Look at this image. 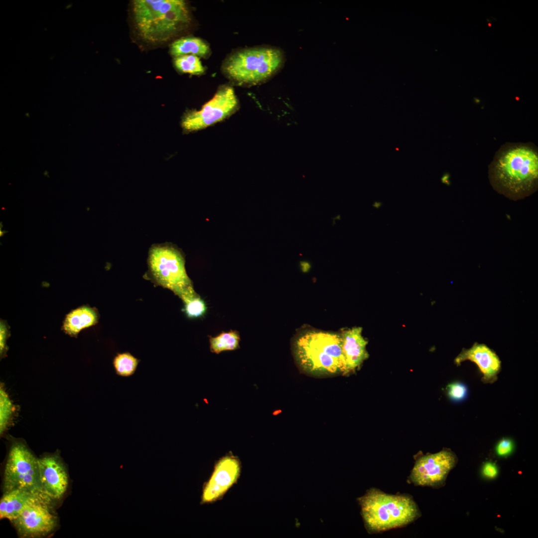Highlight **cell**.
<instances>
[{
	"label": "cell",
	"instance_id": "cell-1",
	"mask_svg": "<svg viewBox=\"0 0 538 538\" xmlns=\"http://www.w3.org/2000/svg\"><path fill=\"white\" fill-rule=\"evenodd\" d=\"M493 188L509 199L517 200L535 192L538 183V154L528 144L505 146L489 167Z\"/></svg>",
	"mask_w": 538,
	"mask_h": 538
},
{
	"label": "cell",
	"instance_id": "cell-2",
	"mask_svg": "<svg viewBox=\"0 0 538 538\" xmlns=\"http://www.w3.org/2000/svg\"><path fill=\"white\" fill-rule=\"evenodd\" d=\"M357 501L365 528L372 534L404 527L420 516L417 505L407 495L371 488Z\"/></svg>",
	"mask_w": 538,
	"mask_h": 538
},
{
	"label": "cell",
	"instance_id": "cell-3",
	"mask_svg": "<svg viewBox=\"0 0 538 538\" xmlns=\"http://www.w3.org/2000/svg\"><path fill=\"white\" fill-rule=\"evenodd\" d=\"M133 12L139 35L151 43L168 40L190 21L182 0H135Z\"/></svg>",
	"mask_w": 538,
	"mask_h": 538
},
{
	"label": "cell",
	"instance_id": "cell-4",
	"mask_svg": "<svg viewBox=\"0 0 538 538\" xmlns=\"http://www.w3.org/2000/svg\"><path fill=\"white\" fill-rule=\"evenodd\" d=\"M294 354L305 372L317 375L345 374L346 364L340 334L309 330L296 339Z\"/></svg>",
	"mask_w": 538,
	"mask_h": 538
},
{
	"label": "cell",
	"instance_id": "cell-5",
	"mask_svg": "<svg viewBox=\"0 0 538 538\" xmlns=\"http://www.w3.org/2000/svg\"><path fill=\"white\" fill-rule=\"evenodd\" d=\"M147 262L154 281L178 297L192 285L186 273L184 258L175 247L166 244L152 245L148 252Z\"/></svg>",
	"mask_w": 538,
	"mask_h": 538
},
{
	"label": "cell",
	"instance_id": "cell-6",
	"mask_svg": "<svg viewBox=\"0 0 538 538\" xmlns=\"http://www.w3.org/2000/svg\"><path fill=\"white\" fill-rule=\"evenodd\" d=\"M281 60L280 52L275 49H248L231 56L227 62L225 70L237 81L256 83L271 75L279 66Z\"/></svg>",
	"mask_w": 538,
	"mask_h": 538
},
{
	"label": "cell",
	"instance_id": "cell-7",
	"mask_svg": "<svg viewBox=\"0 0 538 538\" xmlns=\"http://www.w3.org/2000/svg\"><path fill=\"white\" fill-rule=\"evenodd\" d=\"M3 484L4 492L20 489L44 494L39 480L38 458L22 441H13L9 447Z\"/></svg>",
	"mask_w": 538,
	"mask_h": 538
},
{
	"label": "cell",
	"instance_id": "cell-8",
	"mask_svg": "<svg viewBox=\"0 0 538 538\" xmlns=\"http://www.w3.org/2000/svg\"><path fill=\"white\" fill-rule=\"evenodd\" d=\"M238 106V101L233 88L228 86L222 87L200 110L190 111L185 114L181 126L187 132L205 129L230 116Z\"/></svg>",
	"mask_w": 538,
	"mask_h": 538
},
{
	"label": "cell",
	"instance_id": "cell-9",
	"mask_svg": "<svg viewBox=\"0 0 538 538\" xmlns=\"http://www.w3.org/2000/svg\"><path fill=\"white\" fill-rule=\"evenodd\" d=\"M51 500L44 494L36 496L11 521L21 537L45 536L54 530L57 519L51 506Z\"/></svg>",
	"mask_w": 538,
	"mask_h": 538
},
{
	"label": "cell",
	"instance_id": "cell-10",
	"mask_svg": "<svg viewBox=\"0 0 538 538\" xmlns=\"http://www.w3.org/2000/svg\"><path fill=\"white\" fill-rule=\"evenodd\" d=\"M458 462L456 455L448 448L416 457L409 475L416 486L439 488L443 486L450 471Z\"/></svg>",
	"mask_w": 538,
	"mask_h": 538
},
{
	"label": "cell",
	"instance_id": "cell-11",
	"mask_svg": "<svg viewBox=\"0 0 538 538\" xmlns=\"http://www.w3.org/2000/svg\"><path fill=\"white\" fill-rule=\"evenodd\" d=\"M39 480L43 493L52 500L61 498L68 485L65 468L58 456L45 455L38 458Z\"/></svg>",
	"mask_w": 538,
	"mask_h": 538
},
{
	"label": "cell",
	"instance_id": "cell-12",
	"mask_svg": "<svg viewBox=\"0 0 538 538\" xmlns=\"http://www.w3.org/2000/svg\"><path fill=\"white\" fill-rule=\"evenodd\" d=\"M465 361L474 363L483 376L484 384H492L497 381L501 368V361L496 352L483 343L475 342L468 349L463 348L454 359L457 366Z\"/></svg>",
	"mask_w": 538,
	"mask_h": 538
},
{
	"label": "cell",
	"instance_id": "cell-13",
	"mask_svg": "<svg viewBox=\"0 0 538 538\" xmlns=\"http://www.w3.org/2000/svg\"><path fill=\"white\" fill-rule=\"evenodd\" d=\"M342 351L346 364L345 374L354 371L368 358L367 341L362 335V328L353 327L340 334Z\"/></svg>",
	"mask_w": 538,
	"mask_h": 538
},
{
	"label": "cell",
	"instance_id": "cell-14",
	"mask_svg": "<svg viewBox=\"0 0 538 538\" xmlns=\"http://www.w3.org/2000/svg\"><path fill=\"white\" fill-rule=\"evenodd\" d=\"M238 464L232 457H225L218 465L213 477L205 488L203 501L219 497L232 485L238 473Z\"/></svg>",
	"mask_w": 538,
	"mask_h": 538
},
{
	"label": "cell",
	"instance_id": "cell-15",
	"mask_svg": "<svg viewBox=\"0 0 538 538\" xmlns=\"http://www.w3.org/2000/svg\"><path fill=\"white\" fill-rule=\"evenodd\" d=\"M40 493L15 489L3 493L0 501V518L12 521L17 517L26 505Z\"/></svg>",
	"mask_w": 538,
	"mask_h": 538
},
{
	"label": "cell",
	"instance_id": "cell-16",
	"mask_svg": "<svg viewBox=\"0 0 538 538\" xmlns=\"http://www.w3.org/2000/svg\"><path fill=\"white\" fill-rule=\"evenodd\" d=\"M97 321V313L94 308L81 306L66 315L62 330L67 334L75 337L81 330L96 324Z\"/></svg>",
	"mask_w": 538,
	"mask_h": 538
},
{
	"label": "cell",
	"instance_id": "cell-17",
	"mask_svg": "<svg viewBox=\"0 0 538 538\" xmlns=\"http://www.w3.org/2000/svg\"><path fill=\"white\" fill-rule=\"evenodd\" d=\"M209 51V46L201 39L191 37L175 40L170 48L171 54L175 57L185 55L205 56Z\"/></svg>",
	"mask_w": 538,
	"mask_h": 538
},
{
	"label": "cell",
	"instance_id": "cell-18",
	"mask_svg": "<svg viewBox=\"0 0 538 538\" xmlns=\"http://www.w3.org/2000/svg\"><path fill=\"white\" fill-rule=\"evenodd\" d=\"M18 406L14 404L6 392L3 383L0 386V434L2 436L13 423L18 415Z\"/></svg>",
	"mask_w": 538,
	"mask_h": 538
},
{
	"label": "cell",
	"instance_id": "cell-19",
	"mask_svg": "<svg viewBox=\"0 0 538 538\" xmlns=\"http://www.w3.org/2000/svg\"><path fill=\"white\" fill-rule=\"evenodd\" d=\"M184 303L183 311L189 318L203 316L207 307L204 301L194 290L193 285L188 287L179 296Z\"/></svg>",
	"mask_w": 538,
	"mask_h": 538
},
{
	"label": "cell",
	"instance_id": "cell-20",
	"mask_svg": "<svg viewBox=\"0 0 538 538\" xmlns=\"http://www.w3.org/2000/svg\"><path fill=\"white\" fill-rule=\"evenodd\" d=\"M240 337L236 330L223 332L215 337H210L211 352L219 354L226 351H232L239 348Z\"/></svg>",
	"mask_w": 538,
	"mask_h": 538
},
{
	"label": "cell",
	"instance_id": "cell-21",
	"mask_svg": "<svg viewBox=\"0 0 538 538\" xmlns=\"http://www.w3.org/2000/svg\"><path fill=\"white\" fill-rule=\"evenodd\" d=\"M140 360L126 352L117 353L113 361V365L116 374L119 376L128 378L135 373Z\"/></svg>",
	"mask_w": 538,
	"mask_h": 538
},
{
	"label": "cell",
	"instance_id": "cell-22",
	"mask_svg": "<svg viewBox=\"0 0 538 538\" xmlns=\"http://www.w3.org/2000/svg\"><path fill=\"white\" fill-rule=\"evenodd\" d=\"M174 63L176 68L183 73L200 74L204 71V68L200 59L194 55L176 57L174 59Z\"/></svg>",
	"mask_w": 538,
	"mask_h": 538
},
{
	"label": "cell",
	"instance_id": "cell-23",
	"mask_svg": "<svg viewBox=\"0 0 538 538\" xmlns=\"http://www.w3.org/2000/svg\"><path fill=\"white\" fill-rule=\"evenodd\" d=\"M446 392L449 398L454 402H461L466 399L468 390L467 386L460 381H455L448 384Z\"/></svg>",
	"mask_w": 538,
	"mask_h": 538
},
{
	"label": "cell",
	"instance_id": "cell-24",
	"mask_svg": "<svg viewBox=\"0 0 538 538\" xmlns=\"http://www.w3.org/2000/svg\"><path fill=\"white\" fill-rule=\"evenodd\" d=\"M514 449V443L509 438H503L497 443L495 452L497 455L501 457L509 456Z\"/></svg>",
	"mask_w": 538,
	"mask_h": 538
},
{
	"label": "cell",
	"instance_id": "cell-25",
	"mask_svg": "<svg viewBox=\"0 0 538 538\" xmlns=\"http://www.w3.org/2000/svg\"><path fill=\"white\" fill-rule=\"evenodd\" d=\"M8 335V331L6 324L1 320L0 327V354L1 358L5 356L8 350L6 340Z\"/></svg>",
	"mask_w": 538,
	"mask_h": 538
},
{
	"label": "cell",
	"instance_id": "cell-26",
	"mask_svg": "<svg viewBox=\"0 0 538 538\" xmlns=\"http://www.w3.org/2000/svg\"><path fill=\"white\" fill-rule=\"evenodd\" d=\"M482 474L483 476L487 479H495L498 474V467L493 462L490 461L486 462L482 466Z\"/></svg>",
	"mask_w": 538,
	"mask_h": 538
},
{
	"label": "cell",
	"instance_id": "cell-27",
	"mask_svg": "<svg viewBox=\"0 0 538 538\" xmlns=\"http://www.w3.org/2000/svg\"><path fill=\"white\" fill-rule=\"evenodd\" d=\"M301 266L302 270L303 271H307L310 268V265L307 262H302L301 263Z\"/></svg>",
	"mask_w": 538,
	"mask_h": 538
},
{
	"label": "cell",
	"instance_id": "cell-28",
	"mask_svg": "<svg viewBox=\"0 0 538 538\" xmlns=\"http://www.w3.org/2000/svg\"><path fill=\"white\" fill-rule=\"evenodd\" d=\"M448 178H449V175L448 174H447V173L445 174L441 178L442 182L444 183H446V184L448 185L449 184V181H448Z\"/></svg>",
	"mask_w": 538,
	"mask_h": 538
},
{
	"label": "cell",
	"instance_id": "cell-29",
	"mask_svg": "<svg viewBox=\"0 0 538 538\" xmlns=\"http://www.w3.org/2000/svg\"><path fill=\"white\" fill-rule=\"evenodd\" d=\"M382 205V202H374V203L373 204V206H374V207L375 208H376V209H378V208H380V207L381 206V205Z\"/></svg>",
	"mask_w": 538,
	"mask_h": 538
},
{
	"label": "cell",
	"instance_id": "cell-30",
	"mask_svg": "<svg viewBox=\"0 0 538 538\" xmlns=\"http://www.w3.org/2000/svg\"><path fill=\"white\" fill-rule=\"evenodd\" d=\"M1 224H2V222H0V237H3L5 233L8 232V231H5V230H3V231L1 230V228L2 227V225L1 226Z\"/></svg>",
	"mask_w": 538,
	"mask_h": 538
},
{
	"label": "cell",
	"instance_id": "cell-31",
	"mask_svg": "<svg viewBox=\"0 0 538 538\" xmlns=\"http://www.w3.org/2000/svg\"><path fill=\"white\" fill-rule=\"evenodd\" d=\"M340 219V216L339 215H337L336 216L333 218H332V222L333 225H335L336 220H339Z\"/></svg>",
	"mask_w": 538,
	"mask_h": 538
}]
</instances>
